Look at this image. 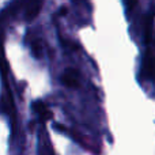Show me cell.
Segmentation results:
<instances>
[{
  "label": "cell",
  "instance_id": "obj_3",
  "mask_svg": "<svg viewBox=\"0 0 155 155\" xmlns=\"http://www.w3.org/2000/svg\"><path fill=\"white\" fill-rule=\"evenodd\" d=\"M41 7H42V3H31V4L27 7L26 10V19L27 21H33V19L35 18V16L40 14V10Z\"/></svg>",
  "mask_w": 155,
  "mask_h": 155
},
{
  "label": "cell",
  "instance_id": "obj_5",
  "mask_svg": "<svg viewBox=\"0 0 155 155\" xmlns=\"http://www.w3.org/2000/svg\"><path fill=\"white\" fill-rule=\"evenodd\" d=\"M31 52H33V54H34V57H37V59L42 57V44H41L40 40L34 41V42L31 44Z\"/></svg>",
  "mask_w": 155,
  "mask_h": 155
},
{
  "label": "cell",
  "instance_id": "obj_1",
  "mask_svg": "<svg viewBox=\"0 0 155 155\" xmlns=\"http://www.w3.org/2000/svg\"><path fill=\"white\" fill-rule=\"evenodd\" d=\"M61 83L65 87L70 88H76L79 86V72L75 68H68L63 72L61 75Z\"/></svg>",
  "mask_w": 155,
  "mask_h": 155
},
{
  "label": "cell",
  "instance_id": "obj_2",
  "mask_svg": "<svg viewBox=\"0 0 155 155\" xmlns=\"http://www.w3.org/2000/svg\"><path fill=\"white\" fill-rule=\"evenodd\" d=\"M33 109H34V112L38 114V117L41 118L42 121H48L51 120L52 117V112L49 110V107L46 106L45 104H44L42 101H37L33 104Z\"/></svg>",
  "mask_w": 155,
  "mask_h": 155
},
{
  "label": "cell",
  "instance_id": "obj_4",
  "mask_svg": "<svg viewBox=\"0 0 155 155\" xmlns=\"http://www.w3.org/2000/svg\"><path fill=\"white\" fill-rule=\"evenodd\" d=\"M144 67H146V78L150 79L153 76V70H154V54L153 52L148 49L147 52V57H146V61H144Z\"/></svg>",
  "mask_w": 155,
  "mask_h": 155
},
{
  "label": "cell",
  "instance_id": "obj_6",
  "mask_svg": "<svg viewBox=\"0 0 155 155\" xmlns=\"http://www.w3.org/2000/svg\"><path fill=\"white\" fill-rule=\"evenodd\" d=\"M153 19H154V15L151 14L150 16H148V21H147V27H146V42L150 44L151 41V35H153Z\"/></svg>",
  "mask_w": 155,
  "mask_h": 155
}]
</instances>
